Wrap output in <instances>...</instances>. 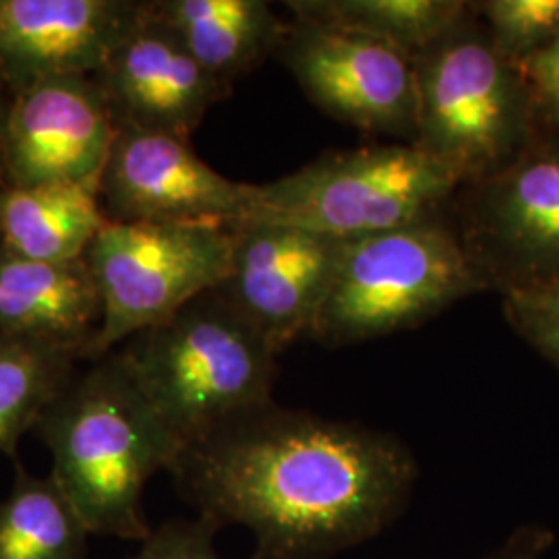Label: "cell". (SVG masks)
<instances>
[{"label": "cell", "instance_id": "obj_1", "mask_svg": "<svg viewBox=\"0 0 559 559\" xmlns=\"http://www.w3.org/2000/svg\"><path fill=\"white\" fill-rule=\"evenodd\" d=\"M170 475L198 519L253 533L251 559H334L400 519L417 460L392 433L270 400L187 443Z\"/></svg>", "mask_w": 559, "mask_h": 559}, {"label": "cell", "instance_id": "obj_2", "mask_svg": "<svg viewBox=\"0 0 559 559\" xmlns=\"http://www.w3.org/2000/svg\"><path fill=\"white\" fill-rule=\"evenodd\" d=\"M34 431L52 454L50 477L92 535L141 543L152 535L143 491L170 473L180 448L119 350L78 369Z\"/></svg>", "mask_w": 559, "mask_h": 559}, {"label": "cell", "instance_id": "obj_3", "mask_svg": "<svg viewBox=\"0 0 559 559\" xmlns=\"http://www.w3.org/2000/svg\"><path fill=\"white\" fill-rule=\"evenodd\" d=\"M180 450L272 399L280 355L221 290H207L119 350Z\"/></svg>", "mask_w": 559, "mask_h": 559}, {"label": "cell", "instance_id": "obj_4", "mask_svg": "<svg viewBox=\"0 0 559 559\" xmlns=\"http://www.w3.org/2000/svg\"><path fill=\"white\" fill-rule=\"evenodd\" d=\"M417 124L413 143L460 187L498 175L537 135L516 64L501 59L468 2L445 34L413 57Z\"/></svg>", "mask_w": 559, "mask_h": 559}, {"label": "cell", "instance_id": "obj_5", "mask_svg": "<svg viewBox=\"0 0 559 559\" xmlns=\"http://www.w3.org/2000/svg\"><path fill=\"white\" fill-rule=\"evenodd\" d=\"M477 293L487 290L445 207L394 230L346 240L307 338L340 348L390 336Z\"/></svg>", "mask_w": 559, "mask_h": 559}, {"label": "cell", "instance_id": "obj_6", "mask_svg": "<svg viewBox=\"0 0 559 559\" xmlns=\"http://www.w3.org/2000/svg\"><path fill=\"white\" fill-rule=\"evenodd\" d=\"M459 189V179L413 141L376 143L323 154L258 185V203L245 222L359 239L438 214Z\"/></svg>", "mask_w": 559, "mask_h": 559}, {"label": "cell", "instance_id": "obj_7", "mask_svg": "<svg viewBox=\"0 0 559 559\" xmlns=\"http://www.w3.org/2000/svg\"><path fill=\"white\" fill-rule=\"evenodd\" d=\"M230 228L110 222L85 251L100 290L102 323L85 360L115 353L120 342L175 316L228 278Z\"/></svg>", "mask_w": 559, "mask_h": 559}, {"label": "cell", "instance_id": "obj_8", "mask_svg": "<svg viewBox=\"0 0 559 559\" xmlns=\"http://www.w3.org/2000/svg\"><path fill=\"white\" fill-rule=\"evenodd\" d=\"M448 214L485 290L559 284V135L537 131L498 175L462 185Z\"/></svg>", "mask_w": 559, "mask_h": 559}, {"label": "cell", "instance_id": "obj_9", "mask_svg": "<svg viewBox=\"0 0 559 559\" xmlns=\"http://www.w3.org/2000/svg\"><path fill=\"white\" fill-rule=\"evenodd\" d=\"M276 60L332 119L362 133L415 140L417 80L411 57L380 41L290 17Z\"/></svg>", "mask_w": 559, "mask_h": 559}, {"label": "cell", "instance_id": "obj_10", "mask_svg": "<svg viewBox=\"0 0 559 559\" xmlns=\"http://www.w3.org/2000/svg\"><path fill=\"white\" fill-rule=\"evenodd\" d=\"M110 222L235 228L258 203V185L226 179L189 140L119 127L100 179Z\"/></svg>", "mask_w": 559, "mask_h": 559}, {"label": "cell", "instance_id": "obj_11", "mask_svg": "<svg viewBox=\"0 0 559 559\" xmlns=\"http://www.w3.org/2000/svg\"><path fill=\"white\" fill-rule=\"evenodd\" d=\"M233 263L221 290L282 355L307 338L346 240L270 222L233 228Z\"/></svg>", "mask_w": 559, "mask_h": 559}, {"label": "cell", "instance_id": "obj_12", "mask_svg": "<svg viewBox=\"0 0 559 559\" xmlns=\"http://www.w3.org/2000/svg\"><path fill=\"white\" fill-rule=\"evenodd\" d=\"M117 129L94 78L67 75L34 83L11 104L2 152L7 187L100 189Z\"/></svg>", "mask_w": 559, "mask_h": 559}, {"label": "cell", "instance_id": "obj_13", "mask_svg": "<svg viewBox=\"0 0 559 559\" xmlns=\"http://www.w3.org/2000/svg\"><path fill=\"white\" fill-rule=\"evenodd\" d=\"M117 127L189 140L207 110L230 96L145 0L138 25L94 75Z\"/></svg>", "mask_w": 559, "mask_h": 559}, {"label": "cell", "instance_id": "obj_14", "mask_svg": "<svg viewBox=\"0 0 559 559\" xmlns=\"http://www.w3.org/2000/svg\"><path fill=\"white\" fill-rule=\"evenodd\" d=\"M143 9L145 0H0V81L17 96L38 81L94 78Z\"/></svg>", "mask_w": 559, "mask_h": 559}, {"label": "cell", "instance_id": "obj_15", "mask_svg": "<svg viewBox=\"0 0 559 559\" xmlns=\"http://www.w3.org/2000/svg\"><path fill=\"white\" fill-rule=\"evenodd\" d=\"M102 323L100 290L85 263L21 260L0 251V334L80 350Z\"/></svg>", "mask_w": 559, "mask_h": 559}, {"label": "cell", "instance_id": "obj_16", "mask_svg": "<svg viewBox=\"0 0 559 559\" xmlns=\"http://www.w3.org/2000/svg\"><path fill=\"white\" fill-rule=\"evenodd\" d=\"M201 67L228 87L276 59L286 23L263 0H150Z\"/></svg>", "mask_w": 559, "mask_h": 559}, {"label": "cell", "instance_id": "obj_17", "mask_svg": "<svg viewBox=\"0 0 559 559\" xmlns=\"http://www.w3.org/2000/svg\"><path fill=\"white\" fill-rule=\"evenodd\" d=\"M108 224L94 185L0 191V251L21 260H81Z\"/></svg>", "mask_w": 559, "mask_h": 559}, {"label": "cell", "instance_id": "obj_18", "mask_svg": "<svg viewBox=\"0 0 559 559\" xmlns=\"http://www.w3.org/2000/svg\"><path fill=\"white\" fill-rule=\"evenodd\" d=\"M293 20L309 21L380 41L417 57L466 11L464 0H288Z\"/></svg>", "mask_w": 559, "mask_h": 559}, {"label": "cell", "instance_id": "obj_19", "mask_svg": "<svg viewBox=\"0 0 559 559\" xmlns=\"http://www.w3.org/2000/svg\"><path fill=\"white\" fill-rule=\"evenodd\" d=\"M90 531L57 480L17 464L0 501V559H87Z\"/></svg>", "mask_w": 559, "mask_h": 559}, {"label": "cell", "instance_id": "obj_20", "mask_svg": "<svg viewBox=\"0 0 559 559\" xmlns=\"http://www.w3.org/2000/svg\"><path fill=\"white\" fill-rule=\"evenodd\" d=\"M80 350L0 334V454L15 459L48 404L78 371Z\"/></svg>", "mask_w": 559, "mask_h": 559}, {"label": "cell", "instance_id": "obj_21", "mask_svg": "<svg viewBox=\"0 0 559 559\" xmlns=\"http://www.w3.org/2000/svg\"><path fill=\"white\" fill-rule=\"evenodd\" d=\"M501 59L519 67L559 36V0L471 2Z\"/></svg>", "mask_w": 559, "mask_h": 559}, {"label": "cell", "instance_id": "obj_22", "mask_svg": "<svg viewBox=\"0 0 559 559\" xmlns=\"http://www.w3.org/2000/svg\"><path fill=\"white\" fill-rule=\"evenodd\" d=\"M503 313L520 338L559 369V284L506 295Z\"/></svg>", "mask_w": 559, "mask_h": 559}, {"label": "cell", "instance_id": "obj_23", "mask_svg": "<svg viewBox=\"0 0 559 559\" xmlns=\"http://www.w3.org/2000/svg\"><path fill=\"white\" fill-rule=\"evenodd\" d=\"M216 533L205 520H170L152 531L129 559H222L214 545Z\"/></svg>", "mask_w": 559, "mask_h": 559}, {"label": "cell", "instance_id": "obj_24", "mask_svg": "<svg viewBox=\"0 0 559 559\" xmlns=\"http://www.w3.org/2000/svg\"><path fill=\"white\" fill-rule=\"evenodd\" d=\"M516 69L526 85L537 131L559 135V36Z\"/></svg>", "mask_w": 559, "mask_h": 559}, {"label": "cell", "instance_id": "obj_25", "mask_svg": "<svg viewBox=\"0 0 559 559\" xmlns=\"http://www.w3.org/2000/svg\"><path fill=\"white\" fill-rule=\"evenodd\" d=\"M554 543L556 537L549 528L540 524H524L480 559H543Z\"/></svg>", "mask_w": 559, "mask_h": 559}, {"label": "cell", "instance_id": "obj_26", "mask_svg": "<svg viewBox=\"0 0 559 559\" xmlns=\"http://www.w3.org/2000/svg\"><path fill=\"white\" fill-rule=\"evenodd\" d=\"M13 104V94L7 90V85L0 81V189H7L4 180V164H2V152H4V135H7V122Z\"/></svg>", "mask_w": 559, "mask_h": 559}, {"label": "cell", "instance_id": "obj_27", "mask_svg": "<svg viewBox=\"0 0 559 559\" xmlns=\"http://www.w3.org/2000/svg\"><path fill=\"white\" fill-rule=\"evenodd\" d=\"M0 191H2V189H0Z\"/></svg>", "mask_w": 559, "mask_h": 559}]
</instances>
